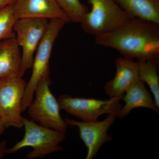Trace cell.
Here are the masks:
<instances>
[{
  "label": "cell",
  "mask_w": 159,
  "mask_h": 159,
  "mask_svg": "<svg viewBox=\"0 0 159 159\" xmlns=\"http://www.w3.org/2000/svg\"><path fill=\"white\" fill-rule=\"evenodd\" d=\"M95 41L115 49L127 59L159 63V24L130 17L116 29L95 36Z\"/></svg>",
  "instance_id": "6da1fadb"
},
{
  "label": "cell",
  "mask_w": 159,
  "mask_h": 159,
  "mask_svg": "<svg viewBox=\"0 0 159 159\" xmlns=\"http://www.w3.org/2000/svg\"><path fill=\"white\" fill-rule=\"evenodd\" d=\"M66 22L61 19H54L49 21L44 35L36 49L32 68V74L27 83L21 104L22 112L28 108L34 97V90L42 79L50 77L49 61L54 42Z\"/></svg>",
  "instance_id": "7a4b0ae2"
},
{
  "label": "cell",
  "mask_w": 159,
  "mask_h": 159,
  "mask_svg": "<svg viewBox=\"0 0 159 159\" xmlns=\"http://www.w3.org/2000/svg\"><path fill=\"white\" fill-rule=\"evenodd\" d=\"M25 134L22 140L11 148L7 154L16 152L25 147H31L33 150L27 157L34 159L43 157L50 154L63 150L60 144L66 139L65 133L36 124L33 120L23 118Z\"/></svg>",
  "instance_id": "3957f363"
},
{
  "label": "cell",
  "mask_w": 159,
  "mask_h": 159,
  "mask_svg": "<svg viewBox=\"0 0 159 159\" xmlns=\"http://www.w3.org/2000/svg\"><path fill=\"white\" fill-rule=\"evenodd\" d=\"M51 84L50 77L39 82L34 90L35 98L28 106V113L32 120L39 125L66 133L68 125L61 116L59 102L51 93Z\"/></svg>",
  "instance_id": "277c9868"
},
{
  "label": "cell",
  "mask_w": 159,
  "mask_h": 159,
  "mask_svg": "<svg viewBox=\"0 0 159 159\" xmlns=\"http://www.w3.org/2000/svg\"><path fill=\"white\" fill-rule=\"evenodd\" d=\"M91 10L84 16L80 25L87 34L96 36L113 30L130 16L114 0H87Z\"/></svg>",
  "instance_id": "5b68a950"
},
{
  "label": "cell",
  "mask_w": 159,
  "mask_h": 159,
  "mask_svg": "<svg viewBox=\"0 0 159 159\" xmlns=\"http://www.w3.org/2000/svg\"><path fill=\"white\" fill-rule=\"evenodd\" d=\"M26 85L22 77L0 79V120L6 128L24 126L21 104Z\"/></svg>",
  "instance_id": "8992f818"
},
{
  "label": "cell",
  "mask_w": 159,
  "mask_h": 159,
  "mask_svg": "<svg viewBox=\"0 0 159 159\" xmlns=\"http://www.w3.org/2000/svg\"><path fill=\"white\" fill-rule=\"evenodd\" d=\"M122 97L102 100L77 98L63 94L59 96L57 101L61 109L83 121L91 122L98 120V118L104 114H112L118 116L122 107L120 101Z\"/></svg>",
  "instance_id": "52a82bcc"
},
{
  "label": "cell",
  "mask_w": 159,
  "mask_h": 159,
  "mask_svg": "<svg viewBox=\"0 0 159 159\" xmlns=\"http://www.w3.org/2000/svg\"><path fill=\"white\" fill-rule=\"evenodd\" d=\"M49 22L47 19L24 18L18 19L15 24L16 40L22 48L20 77L32 68L34 53L47 31Z\"/></svg>",
  "instance_id": "ba28073f"
},
{
  "label": "cell",
  "mask_w": 159,
  "mask_h": 159,
  "mask_svg": "<svg viewBox=\"0 0 159 159\" xmlns=\"http://www.w3.org/2000/svg\"><path fill=\"white\" fill-rule=\"evenodd\" d=\"M116 117L115 115L108 114L107 118L101 121L85 122L70 119L64 120L68 125L77 126L79 129L80 139L88 149L86 159H92L97 156L103 144L112 140L107 131L115 123Z\"/></svg>",
  "instance_id": "9c48e42d"
},
{
  "label": "cell",
  "mask_w": 159,
  "mask_h": 159,
  "mask_svg": "<svg viewBox=\"0 0 159 159\" xmlns=\"http://www.w3.org/2000/svg\"><path fill=\"white\" fill-rule=\"evenodd\" d=\"M15 16L24 18H40L47 19H61L70 22L68 16L56 0H16L12 4Z\"/></svg>",
  "instance_id": "30bf717a"
},
{
  "label": "cell",
  "mask_w": 159,
  "mask_h": 159,
  "mask_svg": "<svg viewBox=\"0 0 159 159\" xmlns=\"http://www.w3.org/2000/svg\"><path fill=\"white\" fill-rule=\"evenodd\" d=\"M115 63L116 68L115 77L104 87V92L110 98L123 96L126 90L139 80L138 62L119 57Z\"/></svg>",
  "instance_id": "8fae6325"
},
{
  "label": "cell",
  "mask_w": 159,
  "mask_h": 159,
  "mask_svg": "<svg viewBox=\"0 0 159 159\" xmlns=\"http://www.w3.org/2000/svg\"><path fill=\"white\" fill-rule=\"evenodd\" d=\"M22 54L16 36L0 42V79L20 77Z\"/></svg>",
  "instance_id": "7c38bea8"
},
{
  "label": "cell",
  "mask_w": 159,
  "mask_h": 159,
  "mask_svg": "<svg viewBox=\"0 0 159 159\" xmlns=\"http://www.w3.org/2000/svg\"><path fill=\"white\" fill-rule=\"evenodd\" d=\"M125 93L122 98L125 105L122 107L117 116L119 119H123L132 110L139 107L148 108L159 113V108L145 87V83L140 79Z\"/></svg>",
  "instance_id": "4fadbf2b"
},
{
  "label": "cell",
  "mask_w": 159,
  "mask_h": 159,
  "mask_svg": "<svg viewBox=\"0 0 159 159\" xmlns=\"http://www.w3.org/2000/svg\"><path fill=\"white\" fill-rule=\"evenodd\" d=\"M131 17L159 24V0H114Z\"/></svg>",
  "instance_id": "5bb4252c"
},
{
  "label": "cell",
  "mask_w": 159,
  "mask_h": 159,
  "mask_svg": "<svg viewBox=\"0 0 159 159\" xmlns=\"http://www.w3.org/2000/svg\"><path fill=\"white\" fill-rule=\"evenodd\" d=\"M138 63L139 79L148 84L159 108V63L152 60H138Z\"/></svg>",
  "instance_id": "9a60e30c"
},
{
  "label": "cell",
  "mask_w": 159,
  "mask_h": 159,
  "mask_svg": "<svg viewBox=\"0 0 159 159\" xmlns=\"http://www.w3.org/2000/svg\"><path fill=\"white\" fill-rule=\"evenodd\" d=\"M68 16L70 22L80 23L84 16L89 11L88 7L80 0H56Z\"/></svg>",
  "instance_id": "2e32d148"
},
{
  "label": "cell",
  "mask_w": 159,
  "mask_h": 159,
  "mask_svg": "<svg viewBox=\"0 0 159 159\" xmlns=\"http://www.w3.org/2000/svg\"><path fill=\"white\" fill-rule=\"evenodd\" d=\"M17 20L13 13L12 4L0 9V42L16 36L14 26Z\"/></svg>",
  "instance_id": "e0dca14e"
},
{
  "label": "cell",
  "mask_w": 159,
  "mask_h": 159,
  "mask_svg": "<svg viewBox=\"0 0 159 159\" xmlns=\"http://www.w3.org/2000/svg\"><path fill=\"white\" fill-rule=\"evenodd\" d=\"M7 141L4 140L0 142V159H2L3 157L7 154L8 148H6Z\"/></svg>",
  "instance_id": "ac0fdd59"
},
{
  "label": "cell",
  "mask_w": 159,
  "mask_h": 159,
  "mask_svg": "<svg viewBox=\"0 0 159 159\" xmlns=\"http://www.w3.org/2000/svg\"><path fill=\"white\" fill-rule=\"evenodd\" d=\"M16 0H0V9L8 6L13 4Z\"/></svg>",
  "instance_id": "d6986e66"
},
{
  "label": "cell",
  "mask_w": 159,
  "mask_h": 159,
  "mask_svg": "<svg viewBox=\"0 0 159 159\" xmlns=\"http://www.w3.org/2000/svg\"><path fill=\"white\" fill-rule=\"evenodd\" d=\"M6 127H5V125L3 124L2 121L0 120V134L3 133L4 131L6 129Z\"/></svg>",
  "instance_id": "ffe728a7"
}]
</instances>
